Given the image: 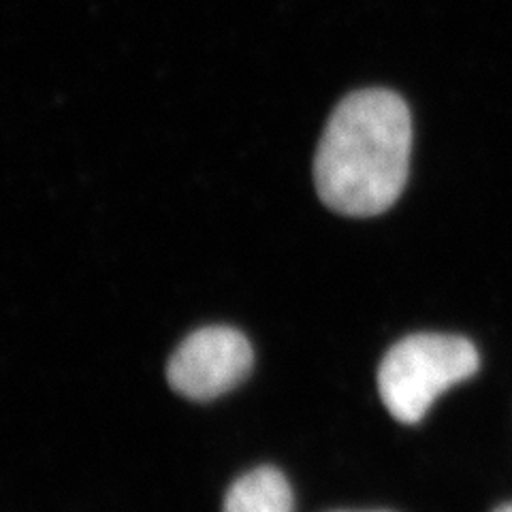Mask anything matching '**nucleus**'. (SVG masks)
<instances>
[{"label":"nucleus","mask_w":512,"mask_h":512,"mask_svg":"<svg viewBox=\"0 0 512 512\" xmlns=\"http://www.w3.org/2000/svg\"><path fill=\"white\" fill-rule=\"evenodd\" d=\"M412 118L397 92L348 94L325 126L314 156V184L331 212L372 218L391 210L408 182Z\"/></svg>","instance_id":"f257e3e1"},{"label":"nucleus","mask_w":512,"mask_h":512,"mask_svg":"<svg viewBox=\"0 0 512 512\" xmlns=\"http://www.w3.org/2000/svg\"><path fill=\"white\" fill-rule=\"evenodd\" d=\"M480 367L470 340L448 333H416L399 340L378 367V391L393 419L419 423L436 399Z\"/></svg>","instance_id":"f03ea898"},{"label":"nucleus","mask_w":512,"mask_h":512,"mask_svg":"<svg viewBox=\"0 0 512 512\" xmlns=\"http://www.w3.org/2000/svg\"><path fill=\"white\" fill-rule=\"evenodd\" d=\"M254 363L242 331L233 327L199 329L178 346L167 365L169 387L192 402H210L235 389Z\"/></svg>","instance_id":"7ed1b4c3"},{"label":"nucleus","mask_w":512,"mask_h":512,"mask_svg":"<svg viewBox=\"0 0 512 512\" xmlns=\"http://www.w3.org/2000/svg\"><path fill=\"white\" fill-rule=\"evenodd\" d=\"M222 512H295L293 489L278 468H254L229 487Z\"/></svg>","instance_id":"20e7f679"},{"label":"nucleus","mask_w":512,"mask_h":512,"mask_svg":"<svg viewBox=\"0 0 512 512\" xmlns=\"http://www.w3.org/2000/svg\"><path fill=\"white\" fill-rule=\"evenodd\" d=\"M493 512H512V502H510V504H504V506H500V508H495Z\"/></svg>","instance_id":"39448f33"}]
</instances>
